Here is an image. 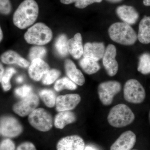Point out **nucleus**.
I'll return each instance as SVG.
<instances>
[{
	"mask_svg": "<svg viewBox=\"0 0 150 150\" xmlns=\"http://www.w3.org/2000/svg\"><path fill=\"white\" fill-rule=\"evenodd\" d=\"M16 73V71L13 68H9L6 70L5 73L3 74L1 79H0L1 82L4 90L8 91L11 88L10 79L13 75Z\"/></svg>",
	"mask_w": 150,
	"mask_h": 150,
	"instance_id": "obj_27",
	"label": "nucleus"
},
{
	"mask_svg": "<svg viewBox=\"0 0 150 150\" xmlns=\"http://www.w3.org/2000/svg\"><path fill=\"white\" fill-rule=\"evenodd\" d=\"M84 150H96L94 148L90 146H88L86 147Z\"/></svg>",
	"mask_w": 150,
	"mask_h": 150,
	"instance_id": "obj_40",
	"label": "nucleus"
},
{
	"mask_svg": "<svg viewBox=\"0 0 150 150\" xmlns=\"http://www.w3.org/2000/svg\"><path fill=\"white\" fill-rule=\"evenodd\" d=\"M117 51L115 46L109 44L106 47L102 58L103 64L108 75L110 76H115L118 72V65L115 59Z\"/></svg>",
	"mask_w": 150,
	"mask_h": 150,
	"instance_id": "obj_10",
	"label": "nucleus"
},
{
	"mask_svg": "<svg viewBox=\"0 0 150 150\" xmlns=\"http://www.w3.org/2000/svg\"><path fill=\"white\" fill-rule=\"evenodd\" d=\"M83 139L77 135H71L61 139L56 145L57 150H84Z\"/></svg>",
	"mask_w": 150,
	"mask_h": 150,
	"instance_id": "obj_12",
	"label": "nucleus"
},
{
	"mask_svg": "<svg viewBox=\"0 0 150 150\" xmlns=\"http://www.w3.org/2000/svg\"><path fill=\"white\" fill-rule=\"evenodd\" d=\"M68 45L69 52L75 59H80L83 55V47L80 33H77L68 40Z\"/></svg>",
	"mask_w": 150,
	"mask_h": 150,
	"instance_id": "obj_18",
	"label": "nucleus"
},
{
	"mask_svg": "<svg viewBox=\"0 0 150 150\" xmlns=\"http://www.w3.org/2000/svg\"><path fill=\"white\" fill-rule=\"evenodd\" d=\"M81 101V97L78 94H67L57 97L56 109L57 112L70 111L74 109Z\"/></svg>",
	"mask_w": 150,
	"mask_h": 150,
	"instance_id": "obj_11",
	"label": "nucleus"
},
{
	"mask_svg": "<svg viewBox=\"0 0 150 150\" xmlns=\"http://www.w3.org/2000/svg\"><path fill=\"white\" fill-rule=\"evenodd\" d=\"M106 1L111 3H117L120 2L123 0H106Z\"/></svg>",
	"mask_w": 150,
	"mask_h": 150,
	"instance_id": "obj_39",
	"label": "nucleus"
},
{
	"mask_svg": "<svg viewBox=\"0 0 150 150\" xmlns=\"http://www.w3.org/2000/svg\"><path fill=\"white\" fill-rule=\"evenodd\" d=\"M137 142V137L133 131L123 132L110 148V150H131Z\"/></svg>",
	"mask_w": 150,
	"mask_h": 150,
	"instance_id": "obj_13",
	"label": "nucleus"
},
{
	"mask_svg": "<svg viewBox=\"0 0 150 150\" xmlns=\"http://www.w3.org/2000/svg\"><path fill=\"white\" fill-rule=\"evenodd\" d=\"M79 65L85 73L92 75L97 72L100 67L97 61L91 58L83 57L79 62Z\"/></svg>",
	"mask_w": 150,
	"mask_h": 150,
	"instance_id": "obj_21",
	"label": "nucleus"
},
{
	"mask_svg": "<svg viewBox=\"0 0 150 150\" xmlns=\"http://www.w3.org/2000/svg\"><path fill=\"white\" fill-rule=\"evenodd\" d=\"M22 57L18 54L13 51H8L1 55V61L6 64H16L18 65Z\"/></svg>",
	"mask_w": 150,
	"mask_h": 150,
	"instance_id": "obj_26",
	"label": "nucleus"
},
{
	"mask_svg": "<svg viewBox=\"0 0 150 150\" xmlns=\"http://www.w3.org/2000/svg\"><path fill=\"white\" fill-rule=\"evenodd\" d=\"M16 80V81L18 83H21L22 82H23V79L21 76H18Z\"/></svg>",
	"mask_w": 150,
	"mask_h": 150,
	"instance_id": "obj_36",
	"label": "nucleus"
},
{
	"mask_svg": "<svg viewBox=\"0 0 150 150\" xmlns=\"http://www.w3.org/2000/svg\"><path fill=\"white\" fill-rule=\"evenodd\" d=\"M16 146L13 141L9 138L3 140L0 144V150H15Z\"/></svg>",
	"mask_w": 150,
	"mask_h": 150,
	"instance_id": "obj_32",
	"label": "nucleus"
},
{
	"mask_svg": "<svg viewBox=\"0 0 150 150\" xmlns=\"http://www.w3.org/2000/svg\"><path fill=\"white\" fill-rule=\"evenodd\" d=\"M53 33L50 28L42 23H38L28 30L24 38L30 44L43 46L51 41Z\"/></svg>",
	"mask_w": 150,
	"mask_h": 150,
	"instance_id": "obj_4",
	"label": "nucleus"
},
{
	"mask_svg": "<svg viewBox=\"0 0 150 150\" xmlns=\"http://www.w3.org/2000/svg\"><path fill=\"white\" fill-rule=\"evenodd\" d=\"M0 34H1V36H0V40L1 41L3 39V32L2 31L1 28H0Z\"/></svg>",
	"mask_w": 150,
	"mask_h": 150,
	"instance_id": "obj_41",
	"label": "nucleus"
},
{
	"mask_svg": "<svg viewBox=\"0 0 150 150\" xmlns=\"http://www.w3.org/2000/svg\"><path fill=\"white\" fill-rule=\"evenodd\" d=\"M103 0H81L75 3V6L78 8H85L87 6L93 3H100Z\"/></svg>",
	"mask_w": 150,
	"mask_h": 150,
	"instance_id": "obj_33",
	"label": "nucleus"
},
{
	"mask_svg": "<svg viewBox=\"0 0 150 150\" xmlns=\"http://www.w3.org/2000/svg\"><path fill=\"white\" fill-rule=\"evenodd\" d=\"M135 118V115L131 108L126 105L121 103L111 108L107 120L112 127L120 128L131 124Z\"/></svg>",
	"mask_w": 150,
	"mask_h": 150,
	"instance_id": "obj_3",
	"label": "nucleus"
},
{
	"mask_svg": "<svg viewBox=\"0 0 150 150\" xmlns=\"http://www.w3.org/2000/svg\"><path fill=\"white\" fill-rule=\"evenodd\" d=\"M65 69L68 77L74 83L79 86L83 85L85 79L81 71L77 69L74 63L70 59L65 62Z\"/></svg>",
	"mask_w": 150,
	"mask_h": 150,
	"instance_id": "obj_17",
	"label": "nucleus"
},
{
	"mask_svg": "<svg viewBox=\"0 0 150 150\" xmlns=\"http://www.w3.org/2000/svg\"><path fill=\"white\" fill-rule=\"evenodd\" d=\"M39 104V97L37 95L32 93L20 101L15 103L12 109L15 113L23 117L29 115L37 108Z\"/></svg>",
	"mask_w": 150,
	"mask_h": 150,
	"instance_id": "obj_9",
	"label": "nucleus"
},
{
	"mask_svg": "<svg viewBox=\"0 0 150 150\" xmlns=\"http://www.w3.org/2000/svg\"><path fill=\"white\" fill-rule=\"evenodd\" d=\"M11 4L10 0H0V12L3 15H8L11 11Z\"/></svg>",
	"mask_w": 150,
	"mask_h": 150,
	"instance_id": "obj_31",
	"label": "nucleus"
},
{
	"mask_svg": "<svg viewBox=\"0 0 150 150\" xmlns=\"http://www.w3.org/2000/svg\"><path fill=\"white\" fill-rule=\"evenodd\" d=\"M49 70L50 67L46 62L42 59H35L33 60L30 65L28 75L33 80L38 81Z\"/></svg>",
	"mask_w": 150,
	"mask_h": 150,
	"instance_id": "obj_14",
	"label": "nucleus"
},
{
	"mask_svg": "<svg viewBox=\"0 0 150 150\" xmlns=\"http://www.w3.org/2000/svg\"><path fill=\"white\" fill-rule=\"evenodd\" d=\"M23 130L21 123L13 116L5 115L1 117L0 133L2 137L16 138L22 133Z\"/></svg>",
	"mask_w": 150,
	"mask_h": 150,
	"instance_id": "obj_8",
	"label": "nucleus"
},
{
	"mask_svg": "<svg viewBox=\"0 0 150 150\" xmlns=\"http://www.w3.org/2000/svg\"><path fill=\"white\" fill-rule=\"evenodd\" d=\"M32 88L30 86L25 85L16 89L15 93L18 96L23 98L32 93Z\"/></svg>",
	"mask_w": 150,
	"mask_h": 150,
	"instance_id": "obj_30",
	"label": "nucleus"
},
{
	"mask_svg": "<svg viewBox=\"0 0 150 150\" xmlns=\"http://www.w3.org/2000/svg\"><path fill=\"white\" fill-rule=\"evenodd\" d=\"M16 150H37L35 145L31 142H26L20 144Z\"/></svg>",
	"mask_w": 150,
	"mask_h": 150,
	"instance_id": "obj_34",
	"label": "nucleus"
},
{
	"mask_svg": "<svg viewBox=\"0 0 150 150\" xmlns=\"http://www.w3.org/2000/svg\"><path fill=\"white\" fill-rule=\"evenodd\" d=\"M80 1L81 0H60V1L64 4L68 5L73 3H76Z\"/></svg>",
	"mask_w": 150,
	"mask_h": 150,
	"instance_id": "obj_35",
	"label": "nucleus"
},
{
	"mask_svg": "<svg viewBox=\"0 0 150 150\" xmlns=\"http://www.w3.org/2000/svg\"><path fill=\"white\" fill-rule=\"evenodd\" d=\"M46 48L42 46H34L30 48L29 55V59L32 61L35 59H42L46 55Z\"/></svg>",
	"mask_w": 150,
	"mask_h": 150,
	"instance_id": "obj_29",
	"label": "nucleus"
},
{
	"mask_svg": "<svg viewBox=\"0 0 150 150\" xmlns=\"http://www.w3.org/2000/svg\"><path fill=\"white\" fill-rule=\"evenodd\" d=\"M149 121L150 123V111L149 112Z\"/></svg>",
	"mask_w": 150,
	"mask_h": 150,
	"instance_id": "obj_42",
	"label": "nucleus"
},
{
	"mask_svg": "<svg viewBox=\"0 0 150 150\" xmlns=\"http://www.w3.org/2000/svg\"><path fill=\"white\" fill-rule=\"evenodd\" d=\"M138 150L134 149V150Z\"/></svg>",
	"mask_w": 150,
	"mask_h": 150,
	"instance_id": "obj_43",
	"label": "nucleus"
},
{
	"mask_svg": "<svg viewBox=\"0 0 150 150\" xmlns=\"http://www.w3.org/2000/svg\"><path fill=\"white\" fill-rule=\"evenodd\" d=\"M39 96L47 107L51 108L56 105L57 97L53 91L44 89L39 92Z\"/></svg>",
	"mask_w": 150,
	"mask_h": 150,
	"instance_id": "obj_22",
	"label": "nucleus"
},
{
	"mask_svg": "<svg viewBox=\"0 0 150 150\" xmlns=\"http://www.w3.org/2000/svg\"><path fill=\"white\" fill-rule=\"evenodd\" d=\"M137 70L142 74H150V54L144 53L140 56Z\"/></svg>",
	"mask_w": 150,
	"mask_h": 150,
	"instance_id": "obj_24",
	"label": "nucleus"
},
{
	"mask_svg": "<svg viewBox=\"0 0 150 150\" xmlns=\"http://www.w3.org/2000/svg\"><path fill=\"white\" fill-rule=\"evenodd\" d=\"M68 42L67 36L64 34L60 35L56 40L55 48L60 56H65L68 54L69 51Z\"/></svg>",
	"mask_w": 150,
	"mask_h": 150,
	"instance_id": "obj_25",
	"label": "nucleus"
},
{
	"mask_svg": "<svg viewBox=\"0 0 150 150\" xmlns=\"http://www.w3.org/2000/svg\"><path fill=\"white\" fill-rule=\"evenodd\" d=\"M77 88L76 84L69 78L64 77L58 80L54 85V89L56 91H62L63 90H75Z\"/></svg>",
	"mask_w": 150,
	"mask_h": 150,
	"instance_id": "obj_23",
	"label": "nucleus"
},
{
	"mask_svg": "<svg viewBox=\"0 0 150 150\" xmlns=\"http://www.w3.org/2000/svg\"><path fill=\"white\" fill-rule=\"evenodd\" d=\"M1 73H0V79H1L2 77L3 74H4V69L2 65L1 64Z\"/></svg>",
	"mask_w": 150,
	"mask_h": 150,
	"instance_id": "obj_38",
	"label": "nucleus"
},
{
	"mask_svg": "<svg viewBox=\"0 0 150 150\" xmlns=\"http://www.w3.org/2000/svg\"><path fill=\"white\" fill-rule=\"evenodd\" d=\"M103 43H87L83 47V57H87L95 61L102 59L105 52Z\"/></svg>",
	"mask_w": 150,
	"mask_h": 150,
	"instance_id": "obj_15",
	"label": "nucleus"
},
{
	"mask_svg": "<svg viewBox=\"0 0 150 150\" xmlns=\"http://www.w3.org/2000/svg\"><path fill=\"white\" fill-rule=\"evenodd\" d=\"M38 12L39 8L35 1L24 0L14 13V24L20 29H25L35 22L38 16Z\"/></svg>",
	"mask_w": 150,
	"mask_h": 150,
	"instance_id": "obj_1",
	"label": "nucleus"
},
{
	"mask_svg": "<svg viewBox=\"0 0 150 150\" xmlns=\"http://www.w3.org/2000/svg\"><path fill=\"white\" fill-rule=\"evenodd\" d=\"M108 33L112 41L125 46L133 45L138 39V35L134 29L124 22L113 23L108 28Z\"/></svg>",
	"mask_w": 150,
	"mask_h": 150,
	"instance_id": "obj_2",
	"label": "nucleus"
},
{
	"mask_svg": "<svg viewBox=\"0 0 150 150\" xmlns=\"http://www.w3.org/2000/svg\"><path fill=\"white\" fill-rule=\"evenodd\" d=\"M116 12L119 18L123 22L130 25L135 24L139 19V13L131 6H119L116 8Z\"/></svg>",
	"mask_w": 150,
	"mask_h": 150,
	"instance_id": "obj_16",
	"label": "nucleus"
},
{
	"mask_svg": "<svg viewBox=\"0 0 150 150\" xmlns=\"http://www.w3.org/2000/svg\"><path fill=\"white\" fill-rule=\"evenodd\" d=\"M61 75V72L56 69H52L43 76L42 83L45 85H49L54 83Z\"/></svg>",
	"mask_w": 150,
	"mask_h": 150,
	"instance_id": "obj_28",
	"label": "nucleus"
},
{
	"mask_svg": "<svg viewBox=\"0 0 150 150\" xmlns=\"http://www.w3.org/2000/svg\"><path fill=\"white\" fill-rule=\"evenodd\" d=\"M138 39L141 43H150V16H145L139 25Z\"/></svg>",
	"mask_w": 150,
	"mask_h": 150,
	"instance_id": "obj_20",
	"label": "nucleus"
},
{
	"mask_svg": "<svg viewBox=\"0 0 150 150\" xmlns=\"http://www.w3.org/2000/svg\"><path fill=\"white\" fill-rule=\"evenodd\" d=\"M143 4L145 6H150V0H143Z\"/></svg>",
	"mask_w": 150,
	"mask_h": 150,
	"instance_id": "obj_37",
	"label": "nucleus"
},
{
	"mask_svg": "<svg viewBox=\"0 0 150 150\" xmlns=\"http://www.w3.org/2000/svg\"><path fill=\"white\" fill-rule=\"evenodd\" d=\"M28 122L34 129L42 132L49 131L53 128L52 115L43 108H37L28 117Z\"/></svg>",
	"mask_w": 150,
	"mask_h": 150,
	"instance_id": "obj_5",
	"label": "nucleus"
},
{
	"mask_svg": "<svg viewBox=\"0 0 150 150\" xmlns=\"http://www.w3.org/2000/svg\"><path fill=\"white\" fill-rule=\"evenodd\" d=\"M121 90V84L117 81H109L101 83L98 88L100 100L103 105H110L113 101L114 96L119 93Z\"/></svg>",
	"mask_w": 150,
	"mask_h": 150,
	"instance_id": "obj_7",
	"label": "nucleus"
},
{
	"mask_svg": "<svg viewBox=\"0 0 150 150\" xmlns=\"http://www.w3.org/2000/svg\"><path fill=\"white\" fill-rule=\"evenodd\" d=\"M76 120V116L74 112L71 111H61L55 116L54 125L57 129H62L67 125L74 123Z\"/></svg>",
	"mask_w": 150,
	"mask_h": 150,
	"instance_id": "obj_19",
	"label": "nucleus"
},
{
	"mask_svg": "<svg viewBox=\"0 0 150 150\" xmlns=\"http://www.w3.org/2000/svg\"><path fill=\"white\" fill-rule=\"evenodd\" d=\"M145 89L139 82L131 79L127 81L123 88V96L127 102L134 104H140L146 98Z\"/></svg>",
	"mask_w": 150,
	"mask_h": 150,
	"instance_id": "obj_6",
	"label": "nucleus"
}]
</instances>
